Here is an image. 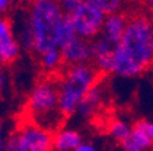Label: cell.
<instances>
[{
	"instance_id": "1",
	"label": "cell",
	"mask_w": 153,
	"mask_h": 151,
	"mask_svg": "<svg viewBox=\"0 0 153 151\" xmlns=\"http://www.w3.org/2000/svg\"><path fill=\"white\" fill-rule=\"evenodd\" d=\"M153 67V21L148 15L128 18L111 74L134 78Z\"/></svg>"
},
{
	"instance_id": "2",
	"label": "cell",
	"mask_w": 153,
	"mask_h": 151,
	"mask_svg": "<svg viewBox=\"0 0 153 151\" xmlns=\"http://www.w3.org/2000/svg\"><path fill=\"white\" fill-rule=\"evenodd\" d=\"M64 16L59 0H32L27 19L34 35L37 55L57 48V34Z\"/></svg>"
},
{
	"instance_id": "3",
	"label": "cell",
	"mask_w": 153,
	"mask_h": 151,
	"mask_svg": "<svg viewBox=\"0 0 153 151\" xmlns=\"http://www.w3.org/2000/svg\"><path fill=\"white\" fill-rule=\"evenodd\" d=\"M99 72L93 63L67 66L63 78L59 82L60 112L64 119L76 114L82 99L97 85Z\"/></svg>"
},
{
	"instance_id": "4",
	"label": "cell",
	"mask_w": 153,
	"mask_h": 151,
	"mask_svg": "<svg viewBox=\"0 0 153 151\" xmlns=\"http://www.w3.org/2000/svg\"><path fill=\"white\" fill-rule=\"evenodd\" d=\"M29 121L48 129L55 131L60 127L64 116L60 112L59 83L52 80H41L33 87L26 101Z\"/></svg>"
},
{
	"instance_id": "5",
	"label": "cell",
	"mask_w": 153,
	"mask_h": 151,
	"mask_svg": "<svg viewBox=\"0 0 153 151\" xmlns=\"http://www.w3.org/2000/svg\"><path fill=\"white\" fill-rule=\"evenodd\" d=\"M78 37L93 41L102 32L105 15L99 7L90 0H82L78 8L71 14H67Z\"/></svg>"
},
{
	"instance_id": "6",
	"label": "cell",
	"mask_w": 153,
	"mask_h": 151,
	"mask_svg": "<svg viewBox=\"0 0 153 151\" xmlns=\"http://www.w3.org/2000/svg\"><path fill=\"white\" fill-rule=\"evenodd\" d=\"M18 151H53V133L32 121H26L14 132Z\"/></svg>"
},
{
	"instance_id": "7",
	"label": "cell",
	"mask_w": 153,
	"mask_h": 151,
	"mask_svg": "<svg viewBox=\"0 0 153 151\" xmlns=\"http://www.w3.org/2000/svg\"><path fill=\"white\" fill-rule=\"evenodd\" d=\"M93 45V66L99 69L100 72L111 74L112 64H114L115 55L118 52L120 41H115L111 38L100 34L97 38L92 41Z\"/></svg>"
},
{
	"instance_id": "8",
	"label": "cell",
	"mask_w": 153,
	"mask_h": 151,
	"mask_svg": "<svg viewBox=\"0 0 153 151\" xmlns=\"http://www.w3.org/2000/svg\"><path fill=\"white\" fill-rule=\"evenodd\" d=\"M64 64L76 66V64H88L93 61V45L92 41L85 38L76 37L75 40L62 48Z\"/></svg>"
},
{
	"instance_id": "9",
	"label": "cell",
	"mask_w": 153,
	"mask_h": 151,
	"mask_svg": "<svg viewBox=\"0 0 153 151\" xmlns=\"http://www.w3.org/2000/svg\"><path fill=\"white\" fill-rule=\"evenodd\" d=\"M82 143L81 133L73 128H60L53 135L55 151H75Z\"/></svg>"
},
{
	"instance_id": "10",
	"label": "cell",
	"mask_w": 153,
	"mask_h": 151,
	"mask_svg": "<svg viewBox=\"0 0 153 151\" xmlns=\"http://www.w3.org/2000/svg\"><path fill=\"white\" fill-rule=\"evenodd\" d=\"M127 23L128 16H126L123 13L109 14L105 18L101 34L111 38V40H115V41H122V37H123V33L127 27Z\"/></svg>"
},
{
	"instance_id": "11",
	"label": "cell",
	"mask_w": 153,
	"mask_h": 151,
	"mask_svg": "<svg viewBox=\"0 0 153 151\" xmlns=\"http://www.w3.org/2000/svg\"><path fill=\"white\" fill-rule=\"evenodd\" d=\"M120 146L123 151H149L153 147V142L140 127L134 124L130 135L120 143Z\"/></svg>"
},
{
	"instance_id": "12",
	"label": "cell",
	"mask_w": 153,
	"mask_h": 151,
	"mask_svg": "<svg viewBox=\"0 0 153 151\" xmlns=\"http://www.w3.org/2000/svg\"><path fill=\"white\" fill-rule=\"evenodd\" d=\"M102 99V94H101V88H100L99 85H96L88 93L85 98L82 99V102L78 106V110H76V114L82 119H89L93 114L97 112V109L100 108V104H101Z\"/></svg>"
},
{
	"instance_id": "13",
	"label": "cell",
	"mask_w": 153,
	"mask_h": 151,
	"mask_svg": "<svg viewBox=\"0 0 153 151\" xmlns=\"http://www.w3.org/2000/svg\"><path fill=\"white\" fill-rule=\"evenodd\" d=\"M19 53H21V45L14 33L0 40V55L3 57L4 64L14 63L18 59Z\"/></svg>"
},
{
	"instance_id": "14",
	"label": "cell",
	"mask_w": 153,
	"mask_h": 151,
	"mask_svg": "<svg viewBox=\"0 0 153 151\" xmlns=\"http://www.w3.org/2000/svg\"><path fill=\"white\" fill-rule=\"evenodd\" d=\"M38 56H40V66L45 72H55L59 68H62V66L64 64L62 50L57 48L47 50Z\"/></svg>"
},
{
	"instance_id": "15",
	"label": "cell",
	"mask_w": 153,
	"mask_h": 151,
	"mask_svg": "<svg viewBox=\"0 0 153 151\" xmlns=\"http://www.w3.org/2000/svg\"><path fill=\"white\" fill-rule=\"evenodd\" d=\"M131 129H133V127L128 123H126L124 120L116 119V120H112L111 121V124H109V127H108V132L116 142L122 143L124 139L130 135Z\"/></svg>"
},
{
	"instance_id": "16",
	"label": "cell",
	"mask_w": 153,
	"mask_h": 151,
	"mask_svg": "<svg viewBox=\"0 0 153 151\" xmlns=\"http://www.w3.org/2000/svg\"><path fill=\"white\" fill-rule=\"evenodd\" d=\"M101 10L105 15L115 13H120L124 6V0H90Z\"/></svg>"
},
{
	"instance_id": "17",
	"label": "cell",
	"mask_w": 153,
	"mask_h": 151,
	"mask_svg": "<svg viewBox=\"0 0 153 151\" xmlns=\"http://www.w3.org/2000/svg\"><path fill=\"white\" fill-rule=\"evenodd\" d=\"M59 3H60L63 13L67 15V14L74 13L78 8V6L82 3V0H59Z\"/></svg>"
},
{
	"instance_id": "18",
	"label": "cell",
	"mask_w": 153,
	"mask_h": 151,
	"mask_svg": "<svg viewBox=\"0 0 153 151\" xmlns=\"http://www.w3.org/2000/svg\"><path fill=\"white\" fill-rule=\"evenodd\" d=\"M135 125L140 127L141 129H142L143 132L148 135V138L150 139L153 142V121H148V120H140V121H137L135 123Z\"/></svg>"
},
{
	"instance_id": "19",
	"label": "cell",
	"mask_w": 153,
	"mask_h": 151,
	"mask_svg": "<svg viewBox=\"0 0 153 151\" xmlns=\"http://www.w3.org/2000/svg\"><path fill=\"white\" fill-rule=\"evenodd\" d=\"M13 34V29H11V23L8 19L0 16V40H3L4 37Z\"/></svg>"
},
{
	"instance_id": "20",
	"label": "cell",
	"mask_w": 153,
	"mask_h": 151,
	"mask_svg": "<svg viewBox=\"0 0 153 151\" xmlns=\"http://www.w3.org/2000/svg\"><path fill=\"white\" fill-rule=\"evenodd\" d=\"M4 151H18V146H16V138H15V135H14V133H11V135L7 138Z\"/></svg>"
},
{
	"instance_id": "21",
	"label": "cell",
	"mask_w": 153,
	"mask_h": 151,
	"mask_svg": "<svg viewBox=\"0 0 153 151\" xmlns=\"http://www.w3.org/2000/svg\"><path fill=\"white\" fill-rule=\"evenodd\" d=\"M13 4V0H0V16L4 15Z\"/></svg>"
},
{
	"instance_id": "22",
	"label": "cell",
	"mask_w": 153,
	"mask_h": 151,
	"mask_svg": "<svg viewBox=\"0 0 153 151\" xmlns=\"http://www.w3.org/2000/svg\"><path fill=\"white\" fill-rule=\"evenodd\" d=\"M142 4L148 13V16L153 21V0H142Z\"/></svg>"
},
{
	"instance_id": "23",
	"label": "cell",
	"mask_w": 153,
	"mask_h": 151,
	"mask_svg": "<svg viewBox=\"0 0 153 151\" xmlns=\"http://www.w3.org/2000/svg\"><path fill=\"white\" fill-rule=\"evenodd\" d=\"M6 142H7V139L4 136V127H3V123L0 121V151H4Z\"/></svg>"
},
{
	"instance_id": "24",
	"label": "cell",
	"mask_w": 153,
	"mask_h": 151,
	"mask_svg": "<svg viewBox=\"0 0 153 151\" xmlns=\"http://www.w3.org/2000/svg\"><path fill=\"white\" fill-rule=\"evenodd\" d=\"M75 151H99V150H97V147H94L92 143H82Z\"/></svg>"
},
{
	"instance_id": "25",
	"label": "cell",
	"mask_w": 153,
	"mask_h": 151,
	"mask_svg": "<svg viewBox=\"0 0 153 151\" xmlns=\"http://www.w3.org/2000/svg\"><path fill=\"white\" fill-rule=\"evenodd\" d=\"M4 86H6V76H4L3 71H1V68H0V91L3 90Z\"/></svg>"
},
{
	"instance_id": "26",
	"label": "cell",
	"mask_w": 153,
	"mask_h": 151,
	"mask_svg": "<svg viewBox=\"0 0 153 151\" xmlns=\"http://www.w3.org/2000/svg\"><path fill=\"white\" fill-rule=\"evenodd\" d=\"M1 64H4V61H3V57H1V55H0V67H1Z\"/></svg>"
}]
</instances>
